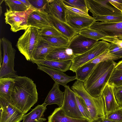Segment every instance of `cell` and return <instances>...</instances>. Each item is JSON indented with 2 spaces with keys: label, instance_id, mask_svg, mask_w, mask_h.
<instances>
[{
  "label": "cell",
  "instance_id": "obj_1",
  "mask_svg": "<svg viewBox=\"0 0 122 122\" xmlns=\"http://www.w3.org/2000/svg\"><path fill=\"white\" fill-rule=\"evenodd\" d=\"M38 99L36 85L32 79L25 76L14 78L10 100L15 106L25 114Z\"/></svg>",
  "mask_w": 122,
  "mask_h": 122
},
{
  "label": "cell",
  "instance_id": "obj_2",
  "mask_svg": "<svg viewBox=\"0 0 122 122\" xmlns=\"http://www.w3.org/2000/svg\"><path fill=\"white\" fill-rule=\"evenodd\" d=\"M117 63L109 61L96 64L91 74L84 82V87L92 96L98 97L102 96Z\"/></svg>",
  "mask_w": 122,
  "mask_h": 122
},
{
  "label": "cell",
  "instance_id": "obj_3",
  "mask_svg": "<svg viewBox=\"0 0 122 122\" xmlns=\"http://www.w3.org/2000/svg\"><path fill=\"white\" fill-rule=\"evenodd\" d=\"M71 88L75 95L85 103L90 112L91 121L99 117H106L102 96L98 97L92 96L85 89L84 82L78 80L74 82Z\"/></svg>",
  "mask_w": 122,
  "mask_h": 122
},
{
  "label": "cell",
  "instance_id": "obj_4",
  "mask_svg": "<svg viewBox=\"0 0 122 122\" xmlns=\"http://www.w3.org/2000/svg\"><path fill=\"white\" fill-rule=\"evenodd\" d=\"M41 41L40 30L29 26L19 38L16 46L26 60L30 61L33 52Z\"/></svg>",
  "mask_w": 122,
  "mask_h": 122
},
{
  "label": "cell",
  "instance_id": "obj_5",
  "mask_svg": "<svg viewBox=\"0 0 122 122\" xmlns=\"http://www.w3.org/2000/svg\"><path fill=\"white\" fill-rule=\"evenodd\" d=\"M1 40L3 58L2 64L0 67V78L8 77L15 78L18 76L14 69L16 50L8 39L3 37Z\"/></svg>",
  "mask_w": 122,
  "mask_h": 122
},
{
  "label": "cell",
  "instance_id": "obj_6",
  "mask_svg": "<svg viewBox=\"0 0 122 122\" xmlns=\"http://www.w3.org/2000/svg\"><path fill=\"white\" fill-rule=\"evenodd\" d=\"M110 46V43L105 40L98 41L86 51L81 55L75 56L72 60L70 70L75 72L80 67L94 59L107 49H109Z\"/></svg>",
  "mask_w": 122,
  "mask_h": 122
},
{
  "label": "cell",
  "instance_id": "obj_7",
  "mask_svg": "<svg viewBox=\"0 0 122 122\" xmlns=\"http://www.w3.org/2000/svg\"><path fill=\"white\" fill-rule=\"evenodd\" d=\"M36 9L32 6L27 10L21 12L12 11L7 9L4 14L5 22L10 25V30L13 32L25 30L29 27L27 25L29 15Z\"/></svg>",
  "mask_w": 122,
  "mask_h": 122
},
{
  "label": "cell",
  "instance_id": "obj_8",
  "mask_svg": "<svg viewBox=\"0 0 122 122\" xmlns=\"http://www.w3.org/2000/svg\"><path fill=\"white\" fill-rule=\"evenodd\" d=\"M86 2L94 17L98 16L122 15V12L113 6L109 0H86Z\"/></svg>",
  "mask_w": 122,
  "mask_h": 122
},
{
  "label": "cell",
  "instance_id": "obj_9",
  "mask_svg": "<svg viewBox=\"0 0 122 122\" xmlns=\"http://www.w3.org/2000/svg\"><path fill=\"white\" fill-rule=\"evenodd\" d=\"M0 122H20L25 115L10 99L0 97Z\"/></svg>",
  "mask_w": 122,
  "mask_h": 122
},
{
  "label": "cell",
  "instance_id": "obj_10",
  "mask_svg": "<svg viewBox=\"0 0 122 122\" xmlns=\"http://www.w3.org/2000/svg\"><path fill=\"white\" fill-rule=\"evenodd\" d=\"M64 87V100L61 107L63 112L66 115L71 117L85 119L79 109L74 92L68 86Z\"/></svg>",
  "mask_w": 122,
  "mask_h": 122
},
{
  "label": "cell",
  "instance_id": "obj_11",
  "mask_svg": "<svg viewBox=\"0 0 122 122\" xmlns=\"http://www.w3.org/2000/svg\"><path fill=\"white\" fill-rule=\"evenodd\" d=\"M28 26L41 30L44 28L54 26L49 14L44 10L36 9L29 15L27 21Z\"/></svg>",
  "mask_w": 122,
  "mask_h": 122
},
{
  "label": "cell",
  "instance_id": "obj_12",
  "mask_svg": "<svg viewBox=\"0 0 122 122\" xmlns=\"http://www.w3.org/2000/svg\"><path fill=\"white\" fill-rule=\"evenodd\" d=\"M98 41L78 34L70 41L68 48L75 56L81 55L88 51Z\"/></svg>",
  "mask_w": 122,
  "mask_h": 122
},
{
  "label": "cell",
  "instance_id": "obj_13",
  "mask_svg": "<svg viewBox=\"0 0 122 122\" xmlns=\"http://www.w3.org/2000/svg\"><path fill=\"white\" fill-rule=\"evenodd\" d=\"M90 28L100 32L112 38H122V22L108 23L96 21Z\"/></svg>",
  "mask_w": 122,
  "mask_h": 122
},
{
  "label": "cell",
  "instance_id": "obj_14",
  "mask_svg": "<svg viewBox=\"0 0 122 122\" xmlns=\"http://www.w3.org/2000/svg\"><path fill=\"white\" fill-rule=\"evenodd\" d=\"M37 69L43 71L48 74L55 83L64 86H67L69 82L76 79V76H70L64 72L45 66L37 64Z\"/></svg>",
  "mask_w": 122,
  "mask_h": 122
},
{
  "label": "cell",
  "instance_id": "obj_15",
  "mask_svg": "<svg viewBox=\"0 0 122 122\" xmlns=\"http://www.w3.org/2000/svg\"><path fill=\"white\" fill-rule=\"evenodd\" d=\"M113 86L107 83L102 93L106 116L121 108L116 101L113 92Z\"/></svg>",
  "mask_w": 122,
  "mask_h": 122
},
{
  "label": "cell",
  "instance_id": "obj_16",
  "mask_svg": "<svg viewBox=\"0 0 122 122\" xmlns=\"http://www.w3.org/2000/svg\"><path fill=\"white\" fill-rule=\"evenodd\" d=\"M67 23L77 33L84 29L90 28L96 22L95 18L69 15H66Z\"/></svg>",
  "mask_w": 122,
  "mask_h": 122
},
{
  "label": "cell",
  "instance_id": "obj_17",
  "mask_svg": "<svg viewBox=\"0 0 122 122\" xmlns=\"http://www.w3.org/2000/svg\"><path fill=\"white\" fill-rule=\"evenodd\" d=\"M59 85L55 83L42 104L46 107L48 105L56 104L59 107H61L63 104L64 92L61 91Z\"/></svg>",
  "mask_w": 122,
  "mask_h": 122
},
{
  "label": "cell",
  "instance_id": "obj_18",
  "mask_svg": "<svg viewBox=\"0 0 122 122\" xmlns=\"http://www.w3.org/2000/svg\"><path fill=\"white\" fill-rule=\"evenodd\" d=\"M49 14L54 26L67 38L69 41L74 36L78 34L67 23L60 20L53 14L50 13Z\"/></svg>",
  "mask_w": 122,
  "mask_h": 122
},
{
  "label": "cell",
  "instance_id": "obj_19",
  "mask_svg": "<svg viewBox=\"0 0 122 122\" xmlns=\"http://www.w3.org/2000/svg\"><path fill=\"white\" fill-rule=\"evenodd\" d=\"M72 50L68 47H56L47 56L46 60L64 61L72 60L75 56Z\"/></svg>",
  "mask_w": 122,
  "mask_h": 122
},
{
  "label": "cell",
  "instance_id": "obj_20",
  "mask_svg": "<svg viewBox=\"0 0 122 122\" xmlns=\"http://www.w3.org/2000/svg\"><path fill=\"white\" fill-rule=\"evenodd\" d=\"M47 122H91L85 119H78L71 117L66 115L61 107L55 109L52 114L48 117Z\"/></svg>",
  "mask_w": 122,
  "mask_h": 122
},
{
  "label": "cell",
  "instance_id": "obj_21",
  "mask_svg": "<svg viewBox=\"0 0 122 122\" xmlns=\"http://www.w3.org/2000/svg\"><path fill=\"white\" fill-rule=\"evenodd\" d=\"M33 63L45 66L64 72L70 70L72 63V60L64 61L52 60H32Z\"/></svg>",
  "mask_w": 122,
  "mask_h": 122
},
{
  "label": "cell",
  "instance_id": "obj_22",
  "mask_svg": "<svg viewBox=\"0 0 122 122\" xmlns=\"http://www.w3.org/2000/svg\"><path fill=\"white\" fill-rule=\"evenodd\" d=\"M49 9V13L53 14L60 20L67 23L66 9L62 0H50Z\"/></svg>",
  "mask_w": 122,
  "mask_h": 122
},
{
  "label": "cell",
  "instance_id": "obj_23",
  "mask_svg": "<svg viewBox=\"0 0 122 122\" xmlns=\"http://www.w3.org/2000/svg\"><path fill=\"white\" fill-rule=\"evenodd\" d=\"M46 109L42 104L38 105L27 114H25L22 122H43L46 119L42 117Z\"/></svg>",
  "mask_w": 122,
  "mask_h": 122
},
{
  "label": "cell",
  "instance_id": "obj_24",
  "mask_svg": "<svg viewBox=\"0 0 122 122\" xmlns=\"http://www.w3.org/2000/svg\"><path fill=\"white\" fill-rule=\"evenodd\" d=\"M47 43L42 41L33 52L32 60H45L48 55L55 48Z\"/></svg>",
  "mask_w": 122,
  "mask_h": 122
},
{
  "label": "cell",
  "instance_id": "obj_25",
  "mask_svg": "<svg viewBox=\"0 0 122 122\" xmlns=\"http://www.w3.org/2000/svg\"><path fill=\"white\" fill-rule=\"evenodd\" d=\"M14 84V78H0V97L10 99V95Z\"/></svg>",
  "mask_w": 122,
  "mask_h": 122
},
{
  "label": "cell",
  "instance_id": "obj_26",
  "mask_svg": "<svg viewBox=\"0 0 122 122\" xmlns=\"http://www.w3.org/2000/svg\"><path fill=\"white\" fill-rule=\"evenodd\" d=\"M41 41L57 47H68L69 43V40L63 37H52L41 35Z\"/></svg>",
  "mask_w": 122,
  "mask_h": 122
},
{
  "label": "cell",
  "instance_id": "obj_27",
  "mask_svg": "<svg viewBox=\"0 0 122 122\" xmlns=\"http://www.w3.org/2000/svg\"><path fill=\"white\" fill-rule=\"evenodd\" d=\"M96 64L92 63L86 64L78 68L75 72L76 79L84 82L90 75Z\"/></svg>",
  "mask_w": 122,
  "mask_h": 122
},
{
  "label": "cell",
  "instance_id": "obj_28",
  "mask_svg": "<svg viewBox=\"0 0 122 122\" xmlns=\"http://www.w3.org/2000/svg\"><path fill=\"white\" fill-rule=\"evenodd\" d=\"M78 34L97 41L100 40H103L107 38H112L100 32L90 28L82 30L80 31Z\"/></svg>",
  "mask_w": 122,
  "mask_h": 122
},
{
  "label": "cell",
  "instance_id": "obj_29",
  "mask_svg": "<svg viewBox=\"0 0 122 122\" xmlns=\"http://www.w3.org/2000/svg\"><path fill=\"white\" fill-rule=\"evenodd\" d=\"M121 58V57L110 52L109 49H107L99 56L86 64L92 63L96 64L104 61H114Z\"/></svg>",
  "mask_w": 122,
  "mask_h": 122
},
{
  "label": "cell",
  "instance_id": "obj_30",
  "mask_svg": "<svg viewBox=\"0 0 122 122\" xmlns=\"http://www.w3.org/2000/svg\"><path fill=\"white\" fill-rule=\"evenodd\" d=\"M5 5L9 7L12 11L21 12L28 10L30 7L25 5L20 0H5Z\"/></svg>",
  "mask_w": 122,
  "mask_h": 122
},
{
  "label": "cell",
  "instance_id": "obj_31",
  "mask_svg": "<svg viewBox=\"0 0 122 122\" xmlns=\"http://www.w3.org/2000/svg\"><path fill=\"white\" fill-rule=\"evenodd\" d=\"M66 5L76 8L88 13L86 0H62Z\"/></svg>",
  "mask_w": 122,
  "mask_h": 122
},
{
  "label": "cell",
  "instance_id": "obj_32",
  "mask_svg": "<svg viewBox=\"0 0 122 122\" xmlns=\"http://www.w3.org/2000/svg\"><path fill=\"white\" fill-rule=\"evenodd\" d=\"M107 83L113 86L122 85V70H119L115 68Z\"/></svg>",
  "mask_w": 122,
  "mask_h": 122
},
{
  "label": "cell",
  "instance_id": "obj_33",
  "mask_svg": "<svg viewBox=\"0 0 122 122\" xmlns=\"http://www.w3.org/2000/svg\"><path fill=\"white\" fill-rule=\"evenodd\" d=\"M76 101L79 109L85 119L91 121L90 114L88 107L84 101L75 95Z\"/></svg>",
  "mask_w": 122,
  "mask_h": 122
},
{
  "label": "cell",
  "instance_id": "obj_34",
  "mask_svg": "<svg viewBox=\"0 0 122 122\" xmlns=\"http://www.w3.org/2000/svg\"><path fill=\"white\" fill-rule=\"evenodd\" d=\"M31 6L36 9L45 11L48 13L50 12L49 0H29Z\"/></svg>",
  "mask_w": 122,
  "mask_h": 122
},
{
  "label": "cell",
  "instance_id": "obj_35",
  "mask_svg": "<svg viewBox=\"0 0 122 122\" xmlns=\"http://www.w3.org/2000/svg\"><path fill=\"white\" fill-rule=\"evenodd\" d=\"M96 22L101 21L108 23H115L122 22V15L98 16L94 17Z\"/></svg>",
  "mask_w": 122,
  "mask_h": 122
},
{
  "label": "cell",
  "instance_id": "obj_36",
  "mask_svg": "<svg viewBox=\"0 0 122 122\" xmlns=\"http://www.w3.org/2000/svg\"><path fill=\"white\" fill-rule=\"evenodd\" d=\"M40 34L43 36L63 37L66 38L54 26L46 28L40 30Z\"/></svg>",
  "mask_w": 122,
  "mask_h": 122
},
{
  "label": "cell",
  "instance_id": "obj_37",
  "mask_svg": "<svg viewBox=\"0 0 122 122\" xmlns=\"http://www.w3.org/2000/svg\"><path fill=\"white\" fill-rule=\"evenodd\" d=\"M66 9V14L67 15L84 17L88 18L93 17L87 13L80 9L67 6L64 5Z\"/></svg>",
  "mask_w": 122,
  "mask_h": 122
},
{
  "label": "cell",
  "instance_id": "obj_38",
  "mask_svg": "<svg viewBox=\"0 0 122 122\" xmlns=\"http://www.w3.org/2000/svg\"><path fill=\"white\" fill-rule=\"evenodd\" d=\"M106 117L116 122H122V107L108 114Z\"/></svg>",
  "mask_w": 122,
  "mask_h": 122
},
{
  "label": "cell",
  "instance_id": "obj_39",
  "mask_svg": "<svg viewBox=\"0 0 122 122\" xmlns=\"http://www.w3.org/2000/svg\"><path fill=\"white\" fill-rule=\"evenodd\" d=\"M113 91L116 101L121 107H122V85L113 86Z\"/></svg>",
  "mask_w": 122,
  "mask_h": 122
},
{
  "label": "cell",
  "instance_id": "obj_40",
  "mask_svg": "<svg viewBox=\"0 0 122 122\" xmlns=\"http://www.w3.org/2000/svg\"><path fill=\"white\" fill-rule=\"evenodd\" d=\"M109 50L111 53L122 58V48L114 44L111 43Z\"/></svg>",
  "mask_w": 122,
  "mask_h": 122
},
{
  "label": "cell",
  "instance_id": "obj_41",
  "mask_svg": "<svg viewBox=\"0 0 122 122\" xmlns=\"http://www.w3.org/2000/svg\"><path fill=\"white\" fill-rule=\"evenodd\" d=\"M103 40L107 42L114 44L119 47L122 48V38H107L103 39Z\"/></svg>",
  "mask_w": 122,
  "mask_h": 122
},
{
  "label": "cell",
  "instance_id": "obj_42",
  "mask_svg": "<svg viewBox=\"0 0 122 122\" xmlns=\"http://www.w3.org/2000/svg\"><path fill=\"white\" fill-rule=\"evenodd\" d=\"M111 3L113 5L122 13V0H112Z\"/></svg>",
  "mask_w": 122,
  "mask_h": 122
},
{
  "label": "cell",
  "instance_id": "obj_43",
  "mask_svg": "<svg viewBox=\"0 0 122 122\" xmlns=\"http://www.w3.org/2000/svg\"><path fill=\"white\" fill-rule=\"evenodd\" d=\"M91 122H116L106 117H100L93 120Z\"/></svg>",
  "mask_w": 122,
  "mask_h": 122
},
{
  "label": "cell",
  "instance_id": "obj_44",
  "mask_svg": "<svg viewBox=\"0 0 122 122\" xmlns=\"http://www.w3.org/2000/svg\"><path fill=\"white\" fill-rule=\"evenodd\" d=\"M115 68L119 70H122V60L117 63Z\"/></svg>",
  "mask_w": 122,
  "mask_h": 122
},
{
  "label": "cell",
  "instance_id": "obj_45",
  "mask_svg": "<svg viewBox=\"0 0 122 122\" xmlns=\"http://www.w3.org/2000/svg\"><path fill=\"white\" fill-rule=\"evenodd\" d=\"M2 44L1 42V39H0V67L1 66V63L2 61V52L1 50V44Z\"/></svg>",
  "mask_w": 122,
  "mask_h": 122
},
{
  "label": "cell",
  "instance_id": "obj_46",
  "mask_svg": "<svg viewBox=\"0 0 122 122\" xmlns=\"http://www.w3.org/2000/svg\"><path fill=\"white\" fill-rule=\"evenodd\" d=\"M0 16L1 15V14L2 13V8L0 6Z\"/></svg>",
  "mask_w": 122,
  "mask_h": 122
},
{
  "label": "cell",
  "instance_id": "obj_47",
  "mask_svg": "<svg viewBox=\"0 0 122 122\" xmlns=\"http://www.w3.org/2000/svg\"><path fill=\"white\" fill-rule=\"evenodd\" d=\"M4 1V0H2L1 2L0 1V5H1V3H2L3 2V1Z\"/></svg>",
  "mask_w": 122,
  "mask_h": 122
}]
</instances>
